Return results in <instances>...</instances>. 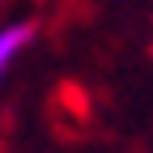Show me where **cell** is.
<instances>
[{
  "instance_id": "obj_1",
  "label": "cell",
  "mask_w": 153,
  "mask_h": 153,
  "mask_svg": "<svg viewBox=\"0 0 153 153\" xmlns=\"http://www.w3.org/2000/svg\"><path fill=\"white\" fill-rule=\"evenodd\" d=\"M30 34H34V26H26V22H22V26H4V30H0V76H4L9 60L30 43Z\"/></svg>"
}]
</instances>
